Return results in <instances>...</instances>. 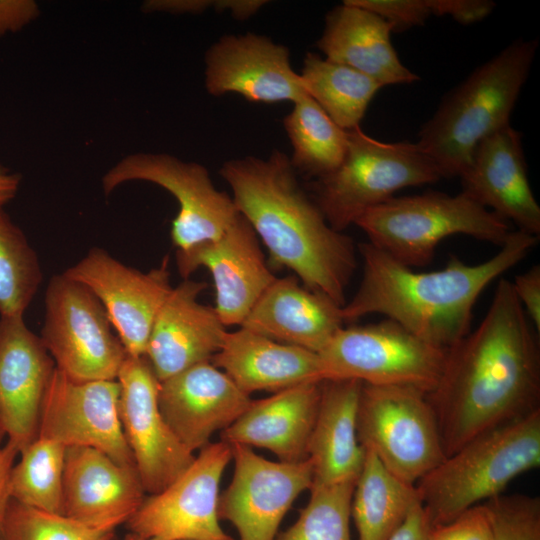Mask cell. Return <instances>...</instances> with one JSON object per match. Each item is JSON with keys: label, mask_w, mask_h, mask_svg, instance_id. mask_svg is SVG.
<instances>
[{"label": "cell", "mask_w": 540, "mask_h": 540, "mask_svg": "<svg viewBox=\"0 0 540 540\" xmlns=\"http://www.w3.org/2000/svg\"><path fill=\"white\" fill-rule=\"evenodd\" d=\"M63 273L98 298L128 355L145 356L156 316L173 288L168 256L142 272L93 247Z\"/></svg>", "instance_id": "9a60e30c"}, {"label": "cell", "mask_w": 540, "mask_h": 540, "mask_svg": "<svg viewBox=\"0 0 540 540\" xmlns=\"http://www.w3.org/2000/svg\"><path fill=\"white\" fill-rule=\"evenodd\" d=\"M39 337L56 369L77 382L117 380L128 356L98 298L64 273L48 282Z\"/></svg>", "instance_id": "30bf717a"}, {"label": "cell", "mask_w": 540, "mask_h": 540, "mask_svg": "<svg viewBox=\"0 0 540 540\" xmlns=\"http://www.w3.org/2000/svg\"><path fill=\"white\" fill-rule=\"evenodd\" d=\"M539 237L512 231L492 258L468 265L452 256L446 266L415 272L369 242L360 243L362 279L341 308L344 322L382 314L423 340L448 350L471 331L473 308L482 291L521 262Z\"/></svg>", "instance_id": "3957f363"}, {"label": "cell", "mask_w": 540, "mask_h": 540, "mask_svg": "<svg viewBox=\"0 0 540 540\" xmlns=\"http://www.w3.org/2000/svg\"><path fill=\"white\" fill-rule=\"evenodd\" d=\"M18 449L9 442L0 447V540H3V525L8 504L11 500L9 482Z\"/></svg>", "instance_id": "ee69618b"}, {"label": "cell", "mask_w": 540, "mask_h": 540, "mask_svg": "<svg viewBox=\"0 0 540 540\" xmlns=\"http://www.w3.org/2000/svg\"><path fill=\"white\" fill-rule=\"evenodd\" d=\"M252 399L211 361L160 381L158 404L166 423L191 452L234 423Z\"/></svg>", "instance_id": "d6986e66"}, {"label": "cell", "mask_w": 540, "mask_h": 540, "mask_svg": "<svg viewBox=\"0 0 540 540\" xmlns=\"http://www.w3.org/2000/svg\"><path fill=\"white\" fill-rule=\"evenodd\" d=\"M268 1L264 0H148L142 5L146 13L198 14L207 9L229 10L239 20L254 15Z\"/></svg>", "instance_id": "8d00e7d4"}, {"label": "cell", "mask_w": 540, "mask_h": 540, "mask_svg": "<svg viewBox=\"0 0 540 540\" xmlns=\"http://www.w3.org/2000/svg\"><path fill=\"white\" fill-rule=\"evenodd\" d=\"M538 40L517 39L449 91L418 133L417 145L442 178L459 177L477 145L510 125Z\"/></svg>", "instance_id": "277c9868"}, {"label": "cell", "mask_w": 540, "mask_h": 540, "mask_svg": "<svg viewBox=\"0 0 540 540\" xmlns=\"http://www.w3.org/2000/svg\"><path fill=\"white\" fill-rule=\"evenodd\" d=\"M40 14L33 0H0V37L18 32Z\"/></svg>", "instance_id": "b9f144b4"}, {"label": "cell", "mask_w": 540, "mask_h": 540, "mask_svg": "<svg viewBox=\"0 0 540 540\" xmlns=\"http://www.w3.org/2000/svg\"><path fill=\"white\" fill-rule=\"evenodd\" d=\"M206 288L203 281L183 279L160 308L145 353L159 381L211 361L220 350L226 326L214 307L198 301Z\"/></svg>", "instance_id": "603a6c76"}, {"label": "cell", "mask_w": 540, "mask_h": 540, "mask_svg": "<svg viewBox=\"0 0 540 540\" xmlns=\"http://www.w3.org/2000/svg\"><path fill=\"white\" fill-rule=\"evenodd\" d=\"M512 282L500 279L481 323L447 350L427 394L446 456L476 436L540 410V348Z\"/></svg>", "instance_id": "6da1fadb"}, {"label": "cell", "mask_w": 540, "mask_h": 540, "mask_svg": "<svg viewBox=\"0 0 540 540\" xmlns=\"http://www.w3.org/2000/svg\"><path fill=\"white\" fill-rule=\"evenodd\" d=\"M432 15H449L462 25L483 20L495 8L490 0H429Z\"/></svg>", "instance_id": "ab89813d"}, {"label": "cell", "mask_w": 540, "mask_h": 540, "mask_svg": "<svg viewBox=\"0 0 540 540\" xmlns=\"http://www.w3.org/2000/svg\"><path fill=\"white\" fill-rule=\"evenodd\" d=\"M324 380L355 379L375 386H409L426 395L437 386L447 350L398 322L342 327L318 353Z\"/></svg>", "instance_id": "ba28073f"}, {"label": "cell", "mask_w": 540, "mask_h": 540, "mask_svg": "<svg viewBox=\"0 0 540 540\" xmlns=\"http://www.w3.org/2000/svg\"><path fill=\"white\" fill-rule=\"evenodd\" d=\"M117 380L77 382L58 369L48 385L38 437L63 446L92 447L117 463L136 468L119 416Z\"/></svg>", "instance_id": "2e32d148"}, {"label": "cell", "mask_w": 540, "mask_h": 540, "mask_svg": "<svg viewBox=\"0 0 540 540\" xmlns=\"http://www.w3.org/2000/svg\"><path fill=\"white\" fill-rule=\"evenodd\" d=\"M123 540H161V539H157V538H145V537H141V536H139V535L130 533V534H128Z\"/></svg>", "instance_id": "bcb514c9"}, {"label": "cell", "mask_w": 540, "mask_h": 540, "mask_svg": "<svg viewBox=\"0 0 540 540\" xmlns=\"http://www.w3.org/2000/svg\"><path fill=\"white\" fill-rule=\"evenodd\" d=\"M491 540H540V498L500 494L483 503Z\"/></svg>", "instance_id": "d590c367"}, {"label": "cell", "mask_w": 540, "mask_h": 540, "mask_svg": "<svg viewBox=\"0 0 540 540\" xmlns=\"http://www.w3.org/2000/svg\"><path fill=\"white\" fill-rule=\"evenodd\" d=\"M205 87L213 96L236 93L259 103H295L307 94L288 48L254 33L222 36L207 50Z\"/></svg>", "instance_id": "ac0fdd59"}, {"label": "cell", "mask_w": 540, "mask_h": 540, "mask_svg": "<svg viewBox=\"0 0 540 540\" xmlns=\"http://www.w3.org/2000/svg\"><path fill=\"white\" fill-rule=\"evenodd\" d=\"M320 394L321 382H309L252 400L244 413L221 432V440L269 450L283 462L304 460Z\"/></svg>", "instance_id": "d4e9b609"}, {"label": "cell", "mask_w": 540, "mask_h": 540, "mask_svg": "<svg viewBox=\"0 0 540 540\" xmlns=\"http://www.w3.org/2000/svg\"><path fill=\"white\" fill-rule=\"evenodd\" d=\"M300 76L306 93L346 131L360 126L372 98L383 87L348 66L311 52L304 58Z\"/></svg>", "instance_id": "f546056e"}, {"label": "cell", "mask_w": 540, "mask_h": 540, "mask_svg": "<svg viewBox=\"0 0 540 540\" xmlns=\"http://www.w3.org/2000/svg\"><path fill=\"white\" fill-rule=\"evenodd\" d=\"M341 308L326 294L306 288L295 275L276 277L240 327L319 353L344 326Z\"/></svg>", "instance_id": "cb8c5ba5"}, {"label": "cell", "mask_w": 540, "mask_h": 540, "mask_svg": "<svg viewBox=\"0 0 540 540\" xmlns=\"http://www.w3.org/2000/svg\"><path fill=\"white\" fill-rule=\"evenodd\" d=\"M115 531L116 528L90 526L11 499L4 518L3 540H113Z\"/></svg>", "instance_id": "e575fe53"}, {"label": "cell", "mask_w": 540, "mask_h": 540, "mask_svg": "<svg viewBox=\"0 0 540 540\" xmlns=\"http://www.w3.org/2000/svg\"><path fill=\"white\" fill-rule=\"evenodd\" d=\"M130 181L156 184L172 194L179 211L170 236L177 250L219 238L239 215L232 197L218 190L206 167L166 153H133L102 177L105 195Z\"/></svg>", "instance_id": "8fae6325"}, {"label": "cell", "mask_w": 540, "mask_h": 540, "mask_svg": "<svg viewBox=\"0 0 540 540\" xmlns=\"http://www.w3.org/2000/svg\"><path fill=\"white\" fill-rule=\"evenodd\" d=\"M430 528L424 509L418 503L388 540H429Z\"/></svg>", "instance_id": "7bdbcfd3"}, {"label": "cell", "mask_w": 540, "mask_h": 540, "mask_svg": "<svg viewBox=\"0 0 540 540\" xmlns=\"http://www.w3.org/2000/svg\"><path fill=\"white\" fill-rule=\"evenodd\" d=\"M355 225L370 244L410 268L428 265L449 236L463 234L501 247L512 232L507 221L462 191L393 196L364 212Z\"/></svg>", "instance_id": "8992f818"}, {"label": "cell", "mask_w": 540, "mask_h": 540, "mask_svg": "<svg viewBox=\"0 0 540 540\" xmlns=\"http://www.w3.org/2000/svg\"><path fill=\"white\" fill-rule=\"evenodd\" d=\"M356 480L312 485L297 521L277 540H351V502Z\"/></svg>", "instance_id": "836d02e7"}, {"label": "cell", "mask_w": 540, "mask_h": 540, "mask_svg": "<svg viewBox=\"0 0 540 540\" xmlns=\"http://www.w3.org/2000/svg\"><path fill=\"white\" fill-rule=\"evenodd\" d=\"M211 363L249 395L256 391L275 393L324 380L318 353L272 340L243 327L227 331Z\"/></svg>", "instance_id": "484cf974"}, {"label": "cell", "mask_w": 540, "mask_h": 540, "mask_svg": "<svg viewBox=\"0 0 540 540\" xmlns=\"http://www.w3.org/2000/svg\"><path fill=\"white\" fill-rule=\"evenodd\" d=\"M515 294L522 308L532 323L540 332V266L534 265L526 272L519 274L512 282Z\"/></svg>", "instance_id": "60d3db41"}, {"label": "cell", "mask_w": 540, "mask_h": 540, "mask_svg": "<svg viewBox=\"0 0 540 540\" xmlns=\"http://www.w3.org/2000/svg\"><path fill=\"white\" fill-rule=\"evenodd\" d=\"M232 460L231 445L204 446L169 486L145 497L127 521L131 533L161 540H233L219 523L221 477Z\"/></svg>", "instance_id": "7c38bea8"}, {"label": "cell", "mask_w": 540, "mask_h": 540, "mask_svg": "<svg viewBox=\"0 0 540 540\" xmlns=\"http://www.w3.org/2000/svg\"><path fill=\"white\" fill-rule=\"evenodd\" d=\"M429 540H491L490 522L483 503L446 524L430 528Z\"/></svg>", "instance_id": "f35d334b"}, {"label": "cell", "mask_w": 540, "mask_h": 540, "mask_svg": "<svg viewBox=\"0 0 540 540\" xmlns=\"http://www.w3.org/2000/svg\"><path fill=\"white\" fill-rule=\"evenodd\" d=\"M230 445L234 473L219 496V518L235 527L239 540H275L292 503L312 486V461L275 462L251 447Z\"/></svg>", "instance_id": "5bb4252c"}, {"label": "cell", "mask_w": 540, "mask_h": 540, "mask_svg": "<svg viewBox=\"0 0 540 540\" xmlns=\"http://www.w3.org/2000/svg\"><path fill=\"white\" fill-rule=\"evenodd\" d=\"M238 212L268 250L271 264L291 270L306 288L343 306L357 268L353 239L336 231L301 187L290 158L232 159L219 170Z\"/></svg>", "instance_id": "7a4b0ae2"}, {"label": "cell", "mask_w": 540, "mask_h": 540, "mask_svg": "<svg viewBox=\"0 0 540 540\" xmlns=\"http://www.w3.org/2000/svg\"><path fill=\"white\" fill-rule=\"evenodd\" d=\"M119 416L142 486L157 494L176 480L195 455L175 436L158 404L160 381L145 356L128 355L117 376Z\"/></svg>", "instance_id": "4fadbf2b"}, {"label": "cell", "mask_w": 540, "mask_h": 540, "mask_svg": "<svg viewBox=\"0 0 540 540\" xmlns=\"http://www.w3.org/2000/svg\"><path fill=\"white\" fill-rule=\"evenodd\" d=\"M4 437H6V433H5V430H4V425H3L2 416H1V412H0V444H1Z\"/></svg>", "instance_id": "7dc6e473"}, {"label": "cell", "mask_w": 540, "mask_h": 540, "mask_svg": "<svg viewBox=\"0 0 540 540\" xmlns=\"http://www.w3.org/2000/svg\"><path fill=\"white\" fill-rule=\"evenodd\" d=\"M363 383L355 379L321 382V394L307 457L313 464L312 485L357 480L365 449L357 437V412Z\"/></svg>", "instance_id": "83f0119b"}, {"label": "cell", "mask_w": 540, "mask_h": 540, "mask_svg": "<svg viewBox=\"0 0 540 540\" xmlns=\"http://www.w3.org/2000/svg\"><path fill=\"white\" fill-rule=\"evenodd\" d=\"M66 447L38 437L19 454L9 482L10 498L44 512L62 514Z\"/></svg>", "instance_id": "1f68e13d"}, {"label": "cell", "mask_w": 540, "mask_h": 540, "mask_svg": "<svg viewBox=\"0 0 540 540\" xmlns=\"http://www.w3.org/2000/svg\"><path fill=\"white\" fill-rule=\"evenodd\" d=\"M459 178L462 192L519 231L539 237L540 207L529 184L521 134L511 125L477 145Z\"/></svg>", "instance_id": "7402d4cb"}, {"label": "cell", "mask_w": 540, "mask_h": 540, "mask_svg": "<svg viewBox=\"0 0 540 540\" xmlns=\"http://www.w3.org/2000/svg\"><path fill=\"white\" fill-rule=\"evenodd\" d=\"M55 363L23 317H0V412L7 442L19 453L38 438Z\"/></svg>", "instance_id": "ffe728a7"}, {"label": "cell", "mask_w": 540, "mask_h": 540, "mask_svg": "<svg viewBox=\"0 0 540 540\" xmlns=\"http://www.w3.org/2000/svg\"><path fill=\"white\" fill-rule=\"evenodd\" d=\"M418 503L415 485L398 479L365 449L351 502L358 540H388Z\"/></svg>", "instance_id": "f1b7e54d"}, {"label": "cell", "mask_w": 540, "mask_h": 540, "mask_svg": "<svg viewBox=\"0 0 540 540\" xmlns=\"http://www.w3.org/2000/svg\"><path fill=\"white\" fill-rule=\"evenodd\" d=\"M357 437L390 473L411 485L446 457L426 394L409 386L363 383Z\"/></svg>", "instance_id": "9c48e42d"}, {"label": "cell", "mask_w": 540, "mask_h": 540, "mask_svg": "<svg viewBox=\"0 0 540 540\" xmlns=\"http://www.w3.org/2000/svg\"><path fill=\"white\" fill-rule=\"evenodd\" d=\"M349 3L369 10L399 32L421 26L432 16L429 0H348Z\"/></svg>", "instance_id": "74e56055"}, {"label": "cell", "mask_w": 540, "mask_h": 540, "mask_svg": "<svg viewBox=\"0 0 540 540\" xmlns=\"http://www.w3.org/2000/svg\"><path fill=\"white\" fill-rule=\"evenodd\" d=\"M540 465V410L486 431L424 475L415 488L430 527L446 524Z\"/></svg>", "instance_id": "5b68a950"}, {"label": "cell", "mask_w": 540, "mask_h": 540, "mask_svg": "<svg viewBox=\"0 0 540 540\" xmlns=\"http://www.w3.org/2000/svg\"><path fill=\"white\" fill-rule=\"evenodd\" d=\"M42 279L37 253L0 208V317H23Z\"/></svg>", "instance_id": "d6a6232c"}, {"label": "cell", "mask_w": 540, "mask_h": 540, "mask_svg": "<svg viewBox=\"0 0 540 540\" xmlns=\"http://www.w3.org/2000/svg\"><path fill=\"white\" fill-rule=\"evenodd\" d=\"M441 178L433 160L416 143L382 142L358 126L348 130L341 164L313 183V200L329 225L343 232L395 192Z\"/></svg>", "instance_id": "52a82bcc"}, {"label": "cell", "mask_w": 540, "mask_h": 540, "mask_svg": "<svg viewBox=\"0 0 540 540\" xmlns=\"http://www.w3.org/2000/svg\"><path fill=\"white\" fill-rule=\"evenodd\" d=\"M176 265L183 279L201 267L209 270L216 292L214 308L225 326H241L276 278L257 234L240 213L219 238L177 250Z\"/></svg>", "instance_id": "e0dca14e"}, {"label": "cell", "mask_w": 540, "mask_h": 540, "mask_svg": "<svg viewBox=\"0 0 540 540\" xmlns=\"http://www.w3.org/2000/svg\"><path fill=\"white\" fill-rule=\"evenodd\" d=\"M145 494L136 468L123 466L92 447L66 448L64 516L90 526L117 529L138 510Z\"/></svg>", "instance_id": "44dd1931"}, {"label": "cell", "mask_w": 540, "mask_h": 540, "mask_svg": "<svg viewBox=\"0 0 540 540\" xmlns=\"http://www.w3.org/2000/svg\"><path fill=\"white\" fill-rule=\"evenodd\" d=\"M391 32V23L345 0L327 13L316 46L326 59L348 66L382 86L419 80L399 59Z\"/></svg>", "instance_id": "4316f807"}, {"label": "cell", "mask_w": 540, "mask_h": 540, "mask_svg": "<svg viewBox=\"0 0 540 540\" xmlns=\"http://www.w3.org/2000/svg\"><path fill=\"white\" fill-rule=\"evenodd\" d=\"M21 184V175L0 165V208L10 202L17 194Z\"/></svg>", "instance_id": "f6af8a7d"}, {"label": "cell", "mask_w": 540, "mask_h": 540, "mask_svg": "<svg viewBox=\"0 0 540 540\" xmlns=\"http://www.w3.org/2000/svg\"><path fill=\"white\" fill-rule=\"evenodd\" d=\"M283 124L292 145L290 162L296 172L318 179L343 161L348 131L339 127L308 94L293 103Z\"/></svg>", "instance_id": "4dcf8cb0"}]
</instances>
